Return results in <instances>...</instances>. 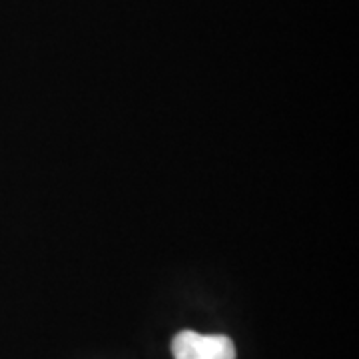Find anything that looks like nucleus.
I'll use <instances>...</instances> for the list:
<instances>
[{
	"label": "nucleus",
	"mask_w": 359,
	"mask_h": 359,
	"mask_svg": "<svg viewBox=\"0 0 359 359\" xmlns=\"http://www.w3.org/2000/svg\"><path fill=\"white\" fill-rule=\"evenodd\" d=\"M174 359H236V346L228 335L180 332L172 339Z\"/></svg>",
	"instance_id": "obj_1"
}]
</instances>
